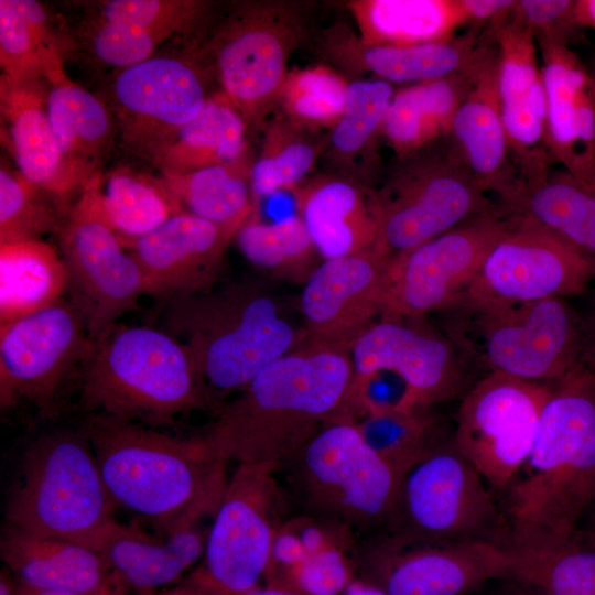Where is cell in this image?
Instances as JSON below:
<instances>
[{"mask_svg":"<svg viewBox=\"0 0 595 595\" xmlns=\"http://www.w3.org/2000/svg\"><path fill=\"white\" fill-rule=\"evenodd\" d=\"M83 201L128 248L171 216L183 212L163 185L129 169L98 173L83 194Z\"/></svg>","mask_w":595,"mask_h":595,"instance_id":"1f68e13d","label":"cell"},{"mask_svg":"<svg viewBox=\"0 0 595 595\" xmlns=\"http://www.w3.org/2000/svg\"><path fill=\"white\" fill-rule=\"evenodd\" d=\"M33 36L43 78L51 87L68 85L73 82L64 69L63 41L43 6L34 0H17Z\"/></svg>","mask_w":595,"mask_h":595,"instance_id":"f907efd6","label":"cell"},{"mask_svg":"<svg viewBox=\"0 0 595 595\" xmlns=\"http://www.w3.org/2000/svg\"><path fill=\"white\" fill-rule=\"evenodd\" d=\"M347 349L353 382L380 372L393 376L404 385L412 410L453 398L466 380L468 363L424 317H379Z\"/></svg>","mask_w":595,"mask_h":595,"instance_id":"d6986e66","label":"cell"},{"mask_svg":"<svg viewBox=\"0 0 595 595\" xmlns=\"http://www.w3.org/2000/svg\"><path fill=\"white\" fill-rule=\"evenodd\" d=\"M90 53L97 61L119 69L154 55L166 39L138 26L91 18L82 31Z\"/></svg>","mask_w":595,"mask_h":595,"instance_id":"7dc6e473","label":"cell"},{"mask_svg":"<svg viewBox=\"0 0 595 595\" xmlns=\"http://www.w3.org/2000/svg\"><path fill=\"white\" fill-rule=\"evenodd\" d=\"M507 548L511 560L506 581L542 595H595V541L582 530L551 547Z\"/></svg>","mask_w":595,"mask_h":595,"instance_id":"ab89813d","label":"cell"},{"mask_svg":"<svg viewBox=\"0 0 595 595\" xmlns=\"http://www.w3.org/2000/svg\"><path fill=\"white\" fill-rule=\"evenodd\" d=\"M453 441L402 478L386 527L401 544L489 540L499 513L494 495Z\"/></svg>","mask_w":595,"mask_h":595,"instance_id":"8fae6325","label":"cell"},{"mask_svg":"<svg viewBox=\"0 0 595 595\" xmlns=\"http://www.w3.org/2000/svg\"><path fill=\"white\" fill-rule=\"evenodd\" d=\"M366 44L418 45L448 40L467 23L459 0H354L347 4Z\"/></svg>","mask_w":595,"mask_h":595,"instance_id":"836d02e7","label":"cell"},{"mask_svg":"<svg viewBox=\"0 0 595 595\" xmlns=\"http://www.w3.org/2000/svg\"><path fill=\"white\" fill-rule=\"evenodd\" d=\"M592 194L595 196V187H594V190L592 191Z\"/></svg>","mask_w":595,"mask_h":595,"instance_id":"03108f58","label":"cell"},{"mask_svg":"<svg viewBox=\"0 0 595 595\" xmlns=\"http://www.w3.org/2000/svg\"><path fill=\"white\" fill-rule=\"evenodd\" d=\"M241 225H219L181 212L133 241L128 250L145 294L167 302L217 285Z\"/></svg>","mask_w":595,"mask_h":595,"instance_id":"7402d4cb","label":"cell"},{"mask_svg":"<svg viewBox=\"0 0 595 595\" xmlns=\"http://www.w3.org/2000/svg\"><path fill=\"white\" fill-rule=\"evenodd\" d=\"M581 363L595 369V299L586 314L582 315Z\"/></svg>","mask_w":595,"mask_h":595,"instance_id":"11a10c76","label":"cell"},{"mask_svg":"<svg viewBox=\"0 0 595 595\" xmlns=\"http://www.w3.org/2000/svg\"><path fill=\"white\" fill-rule=\"evenodd\" d=\"M388 264L375 249L322 260L302 284L299 300L309 337L348 347L381 316Z\"/></svg>","mask_w":595,"mask_h":595,"instance_id":"603a6c76","label":"cell"},{"mask_svg":"<svg viewBox=\"0 0 595 595\" xmlns=\"http://www.w3.org/2000/svg\"><path fill=\"white\" fill-rule=\"evenodd\" d=\"M253 158L250 152L227 164L160 178L183 212L219 225H241L255 208Z\"/></svg>","mask_w":595,"mask_h":595,"instance_id":"74e56055","label":"cell"},{"mask_svg":"<svg viewBox=\"0 0 595 595\" xmlns=\"http://www.w3.org/2000/svg\"><path fill=\"white\" fill-rule=\"evenodd\" d=\"M447 138L485 192L495 195L498 203L511 194L519 173L510 155L500 113L496 52L457 109Z\"/></svg>","mask_w":595,"mask_h":595,"instance_id":"4316f807","label":"cell"},{"mask_svg":"<svg viewBox=\"0 0 595 595\" xmlns=\"http://www.w3.org/2000/svg\"><path fill=\"white\" fill-rule=\"evenodd\" d=\"M248 126L221 91L210 95L201 112L149 159L161 176L227 164L250 153Z\"/></svg>","mask_w":595,"mask_h":595,"instance_id":"4dcf8cb0","label":"cell"},{"mask_svg":"<svg viewBox=\"0 0 595 595\" xmlns=\"http://www.w3.org/2000/svg\"><path fill=\"white\" fill-rule=\"evenodd\" d=\"M43 82L13 84L0 78L1 115L8 126L18 170L67 213L93 178L62 149L50 122V90Z\"/></svg>","mask_w":595,"mask_h":595,"instance_id":"d4e9b609","label":"cell"},{"mask_svg":"<svg viewBox=\"0 0 595 595\" xmlns=\"http://www.w3.org/2000/svg\"><path fill=\"white\" fill-rule=\"evenodd\" d=\"M116 507L82 426L30 443L7 494L4 516L20 529L91 549L115 521Z\"/></svg>","mask_w":595,"mask_h":595,"instance_id":"52a82bcc","label":"cell"},{"mask_svg":"<svg viewBox=\"0 0 595 595\" xmlns=\"http://www.w3.org/2000/svg\"><path fill=\"white\" fill-rule=\"evenodd\" d=\"M354 420L368 445L402 479L445 444L428 410L381 409Z\"/></svg>","mask_w":595,"mask_h":595,"instance_id":"7bdbcfd3","label":"cell"},{"mask_svg":"<svg viewBox=\"0 0 595 595\" xmlns=\"http://www.w3.org/2000/svg\"><path fill=\"white\" fill-rule=\"evenodd\" d=\"M536 42L545 95L548 148L554 162L572 175L577 96L591 74L566 41L536 37Z\"/></svg>","mask_w":595,"mask_h":595,"instance_id":"f35d334b","label":"cell"},{"mask_svg":"<svg viewBox=\"0 0 595 595\" xmlns=\"http://www.w3.org/2000/svg\"><path fill=\"white\" fill-rule=\"evenodd\" d=\"M576 2L572 0H520L515 1L512 14L527 26L534 37L559 39L567 36L580 26Z\"/></svg>","mask_w":595,"mask_h":595,"instance_id":"816d5d0a","label":"cell"},{"mask_svg":"<svg viewBox=\"0 0 595 595\" xmlns=\"http://www.w3.org/2000/svg\"><path fill=\"white\" fill-rule=\"evenodd\" d=\"M283 469L305 515L356 533L386 529L402 480L346 413L323 425Z\"/></svg>","mask_w":595,"mask_h":595,"instance_id":"ba28073f","label":"cell"},{"mask_svg":"<svg viewBox=\"0 0 595 595\" xmlns=\"http://www.w3.org/2000/svg\"><path fill=\"white\" fill-rule=\"evenodd\" d=\"M155 595H206L203 591L195 587L194 585L183 582L172 588H169L164 592L155 593Z\"/></svg>","mask_w":595,"mask_h":595,"instance_id":"91938a15","label":"cell"},{"mask_svg":"<svg viewBox=\"0 0 595 595\" xmlns=\"http://www.w3.org/2000/svg\"><path fill=\"white\" fill-rule=\"evenodd\" d=\"M513 216L458 300L530 302L585 293L595 280V257L534 221Z\"/></svg>","mask_w":595,"mask_h":595,"instance_id":"e0dca14e","label":"cell"},{"mask_svg":"<svg viewBox=\"0 0 595 595\" xmlns=\"http://www.w3.org/2000/svg\"><path fill=\"white\" fill-rule=\"evenodd\" d=\"M309 36L300 4L244 2L216 26L198 53L248 128L258 127L277 107L289 61Z\"/></svg>","mask_w":595,"mask_h":595,"instance_id":"9c48e42d","label":"cell"},{"mask_svg":"<svg viewBox=\"0 0 595 595\" xmlns=\"http://www.w3.org/2000/svg\"><path fill=\"white\" fill-rule=\"evenodd\" d=\"M83 429L117 506L150 519L164 534L216 511L228 462L204 435L177 437L99 413L88 414Z\"/></svg>","mask_w":595,"mask_h":595,"instance_id":"3957f363","label":"cell"},{"mask_svg":"<svg viewBox=\"0 0 595 595\" xmlns=\"http://www.w3.org/2000/svg\"><path fill=\"white\" fill-rule=\"evenodd\" d=\"M591 75H592L593 80H594V83H595V72H594L593 74H591Z\"/></svg>","mask_w":595,"mask_h":595,"instance_id":"e7e4bbea","label":"cell"},{"mask_svg":"<svg viewBox=\"0 0 595 595\" xmlns=\"http://www.w3.org/2000/svg\"><path fill=\"white\" fill-rule=\"evenodd\" d=\"M467 22L475 25L491 23L496 19L508 13L513 4V0H459Z\"/></svg>","mask_w":595,"mask_h":595,"instance_id":"f5cc1de1","label":"cell"},{"mask_svg":"<svg viewBox=\"0 0 595 595\" xmlns=\"http://www.w3.org/2000/svg\"><path fill=\"white\" fill-rule=\"evenodd\" d=\"M91 7L96 17L138 26L167 40L205 22L212 4L202 0H108Z\"/></svg>","mask_w":595,"mask_h":595,"instance_id":"bcb514c9","label":"cell"},{"mask_svg":"<svg viewBox=\"0 0 595 595\" xmlns=\"http://www.w3.org/2000/svg\"><path fill=\"white\" fill-rule=\"evenodd\" d=\"M136 595H155V593H137Z\"/></svg>","mask_w":595,"mask_h":595,"instance_id":"be15d7a7","label":"cell"},{"mask_svg":"<svg viewBox=\"0 0 595 595\" xmlns=\"http://www.w3.org/2000/svg\"><path fill=\"white\" fill-rule=\"evenodd\" d=\"M328 134L300 126L284 116L267 122L259 153L250 170V191L256 208L260 201L282 191L293 192L307 178L325 154Z\"/></svg>","mask_w":595,"mask_h":595,"instance_id":"8d00e7d4","label":"cell"},{"mask_svg":"<svg viewBox=\"0 0 595 595\" xmlns=\"http://www.w3.org/2000/svg\"><path fill=\"white\" fill-rule=\"evenodd\" d=\"M78 379L88 414L154 428L182 413L219 409L186 347L149 326L112 325L93 340Z\"/></svg>","mask_w":595,"mask_h":595,"instance_id":"5b68a950","label":"cell"},{"mask_svg":"<svg viewBox=\"0 0 595 595\" xmlns=\"http://www.w3.org/2000/svg\"><path fill=\"white\" fill-rule=\"evenodd\" d=\"M68 272L60 251L41 240L0 244V324L64 299Z\"/></svg>","mask_w":595,"mask_h":595,"instance_id":"e575fe53","label":"cell"},{"mask_svg":"<svg viewBox=\"0 0 595 595\" xmlns=\"http://www.w3.org/2000/svg\"><path fill=\"white\" fill-rule=\"evenodd\" d=\"M442 331L463 358L488 372L554 382L581 360L582 315L563 298L530 302L456 301Z\"/></svg>","mask_w":595,"mask_h":595,"instance_id":"8992f818","label":"cell"},{"mask_svg":"<svg viewBox=\"0 0 595 595\" xmlns=\"http://www.w3.org/2000/svg\"><path fill=\"white\" fill-rule=\"evenodd\" d=\"M376 196L379 234L374 249L388 260L500 208L448 138L398 159Z\"/></svg>","mask_w":595,"mask_h":595,"instance_id":"30bf717a","label":"cell"},{"mask_svg":"<svg viewBox=\"0 0 595 595\" xmlns=\"http://www.w3.org/2000/svg\"><path fill=\"white\" fill-rule=\"evenodd\" d=\"M210 77L198 53L153 55L119 69L111 84L110 108L122 144L149 161L201 112L213 94Z\"/></svg>","mask_w":595,"mask_h":595,"instance_id":"2e32d148","label":"cell"},{"mask_svg":"<svg viewBox=\"0 0 595 595\" xmlns=\"http://www.w3.org/2000/svg\"><path fill=\"white\" fill-rule=\"evenodd\" d=\"M0 556L20 585L35 589L95 592L113 575L100 552L8 522L0 538Z\"/></svg>","mask_w":595,"mask_h":595,"instance_id":"83f0119b","label":"cell"},{"mask_svg":"<svg viewBox=\"0 0 595 595\" xmlns=\"http://www.w3.org/2000/svg\"><path fill=\"white\" fill-rule=\"evenodd\" d=\"M240 595H306V594L301 593L293 588H289V587H282V586H275V585H268L266 587H261L259 585Z\"/></svg>","mask_w":595,"mask_h":595,"instance_id":"9f6ffc18","label":"cell"},{"mask_svg":"<svg viewBox=\"0 0 595 595\" xmlns=\"http://www.w3.org/2000/svg\"><path fill=\"white\" fill-rule=\"evenodd\" d=\"M509 583L501 587L500 591L496 592L494 595H542L537 591L519 584L513 581H508Z\"/></svg>","mask_w":595,"mask_h":595,"instance_id":"680465c9","label":"cell"},{"mask_svg":"<svg viewBox=\"0 0 595 595\" xmlns=\"http://www.w3.org/2000/svg\"><path fill=\"white\" fill-rule=\"evenodd\" d=\"M129 589V586L122 581V578L113 572L110 581L104 587L95 592L35 589L25 587L18 583L15 595H128Z\"/></svg>","mask_w":595,"mask_h":595,"instance_id":"db71d44e","label":"cell"},{"mask_svg":"<svg viewBox=\"0 0 595 595\" xmlns=\"http://www.w3.org/2000/svg\"><path fill=\"white\" fill-rule=\"evenodd\" d=\"M513 220L500 205L389 260L380 317H425L451 307Z\"/></svg>","mask_w":595,"mask_h":595,"instance_id":"9a60e30c","label":"cell"},{"mask_svg":"<svg viewBox=\"0 0 595 595\" xmlns=\"http://www.w3.org/2000/svg\"><path fill=\"white\" fill-rule=\"evenodd\" d=\"M371 584L386 595H467L489 580H506L510 552L491 540L401 544L381 550Z\"/></svg>","mask_w":595,"mask_h":595,"instance_id":"cb8c5ba5","label":"cell"},{"mask_svg":"<svg viewBox=\"0 0 595 595\" xmlns=\"http://www.w3.org/2000/svg\"><path fill=\"white\" fill-rule=\"evenodd\" d=\"M164 536L155 539L115 520L91 549L107 559L130 589L156 593L180 581L203 558L206 542L197 522Z\"/></svg>","mask_w":595,"mask_h":595,"instance_id":"f1b7e54d","label":"cell"},{"mask_svg":"<svg viewBox=\"0 0 595 595\" xmlns=\"http://www.w3.org/2000/svg\"><path fill=\"white\" fill-rule=\"evenodd\" d=\"M18 583L13 582L8 571L0 574V595H15Z\"/></svg>","mask_w":595,"mask_h":595,"instance_id":"94428289","label":"cell"},{"mask_svg":"<svg viewBox=\"0 0 595 595\" xmlns=\"http://www.w3.org/2000/svg\"><path fill=\"white\" fill-rule=\"evenodd\" d=\"M292 194L322 260L375 248L379 234L377 196L365 182L329 172L311 176Z\"/></svg>","mask_w":595,"mask_h":595,"instance_id":"484cf974","label":"cell"},{"mask_svg":"<svg viewBox=\"0 0 595 595\" xmlns=\"http://www.w3.org/2000/svg\"><path fill=\"white\" fill-rule=\"evenodd\" d=\"M349 80L326 64L290 69L277 107L289 120L316 130H331L342 116ZM275 107V108H277Z\"/></svg>","mask_w":595,"mask_h":595,"instance_id":"ee69618b","label":"cell"},{"mask_svg":"<svg viewBox=\"0 0 595 595\" xmlns=\"http://www.w3.org/2000/svg\"><path fill=\"white\" fill-rule=\"evenodd\" d=\"M0 78L13 84L44 79L32 33L17 0H0Z\"/></svg>","mask_w":595,"mask_h":595,"instance_id":"c3c4849f","label":"cell"},{"mask_svg":"<svg viewBox=\"0 0 595 595\" xmlns=\"http://www.w3.org/2000/svg\"><path fill=\"white\" fill-rule=\"evenodd\" d=\"M306 43L324 64L342 74H370V78L392 86L470 73L480 68L495 52L488 28L483 36L472 30L445 41L400 46L366 44L348 26L336 23L311 34Z\"/></svg>","mask_w":595,"mask_h":595,"instance_id":"ffe728a7","label":"cell"},{"mask_svg":"<svg viewBox=\"0 0 595 595\" xmlns=\"http://www.w3.org/2000/svg\"><path fill=\"white\" fill-rule=\"evenodd\" d=\"M234 242L252 266L288 282L303 284L322 261L298 214L267 223L255 207Z\"/></svg>","mask_w":595,"mask_h":595,"instance_id":"60d3db41","label":"cell"},{"mask_svg":"<svg viewBox=\"0 0 595 595\" xmlns=\"http://www.w3.org/2000/svg\"><path fill=\"white\" fill-rule=\"evenodd\" d=\"M499 204L509 214L528 218L595 257V196L566 171L519 182Z\"/></svg>","mask_w":595,"mask_h":595,"instance_id":"d6a6232c","label":"cell"},{"mask_svg":"<svg viewBox=\"0 0 595 595\" xmlns=\"http://www.w3.org/2000/svg\"><path fill=\"white\" fill-rule=\"evenodd\" d=\"M269 466L238 464L206 536L202 563L184 580L206 595H240L257 586L273 556L281 494Z\"/></svg>","mask_w":595,"mask_h":595,"instance_id":"7c38bea8","label":"cell"},{"mask_svg":"<svg viewBox=\"0 0 595 595\" xmlns=\"http://www.w3.org/2000/svg\"><path fill=\"white\" fill-rule=\"evenodd\" d=\"M350 583L351 574L340 555L334 551H321L292 564L285 580L275 586L306 595H338Z\"/></svg>","mask_w":595,"mask_h":595,"instance_id":"681fc988","label":"cell"},{"mask_svg":"<svg viewBox=\"0 0 595 595\" xmlns=\"http://www.w3.org/2000/svg\"><path fill=\"white\" fill-rule=\"evenodd\" d=\"M51 126L69 160L94 178L100 173L118 137L111 108L74 83L51 87Z\"/></svg>","mask_w":595,"mask_h":595,"instance_id":"d590c367","label":"cell"},{"mask_svg":"<svg viewBox=\"0 0 595 595\" xmlns=\"http://www.w3.org/2000/svg\"><path fill=\"white\" fill-rule=\"evenodd\" d=\"M497 55V93L519 182L544 177L555 164L547 143L545 95L533 33L512 9L488 24Z\"/></svg>","mask_w":595,"mask_h":595,"instance_id":"44dd1931","label":"cell"},{"mask_svg":"<svg viewBox=\"0 0 595 595\" xmlns=\"http://www.w3.org/2000/svg\"><path fill=\"white\" fill-rule=\"evenodd\" d=\"M93 340L68 299L0 324L1 410L28 402L55 414L61 392L79 376Z\"/></svg>","mask_w":595,"mask_h":595,"instance_id":"4fadbf2b","label":"cell"},{"mask_svg":"<svg viewBox=\"0 0 595 595\" xmlns=\"http://www.w3.org/2000/svg\"><path fill=\"white\" fill-rule=\"evenodd\" d=\"M394 87L376 78L349 80L344 111L329 130L325 158L338 174L358 180L371 155L394 94Z\"/></svg>","mask_w":595,"mask_h":595,"instance_id":"b9f144b4","label":"cell"},{"mask_svg":"<svg viewBox=\"0 0 595 595\" xmlns=\"http://www.w3.org/2000/svg\"><path fill=\"white\" fill-rule=\"evenodd\" d=\"M510 548L570 539L595 496V369L552 382L531 451L506 490Z\"/></svg>","mask_w":595,"mask_h":595,"instance_id":"7a4b0ae2","label":"cell"},{"mask_svg":"<svg viewBox=\"0 0 595 595\" xmlns=\"http://www.w3.org/2000/svg\"><path fill=\"white\" fill-rule=\"evenodd\" d=\"M68 272V300L91 340L145 294L141 271L120 238L79 198L55 231Z\"/></svg>","mask_w":595,"mask_h":595,"instance_id":"ac0fdd59","label":"cell"},{"mask_svg":"<svg viewBox=\"0 0 595 595\" xmlns=\"http://www.w3.org/2000/svg\"><path fill=\"white\" fill-rule=\"evenodd\" d=\"M551 389L488 372L464 396L453 443L490 487L507 490L526 462Z\"/></svg>","mask_w":595,"mask_h":595,"instance_id":"5bb4252c","label":"cell"},{"mask_svg":"<svg viewBox=\"0 0 595 595\" xmlns=\"http://www.w3.org/2000/svg\"><path fill=\"white\" fill-rule=\"evenodd\" d=\"M351 382L347 347L307 337L224 402L204 436L227 462L279 472L345 412Z\"/></svg>","mask_w":595,"mask_h":595,"instance_id":"6da1fadb","label":"cell"},{"mask_svg":"<svg viewBox=\"0 0 595 595\" xmlns=\"http://www.w3.org/2000/svg\"><path fill=\"white\" fill-rule=\"evenodd\" d=\"M344 592L345 595H386L378 586L371 583L351 582Z\"/></svg>","mask_w":595,"mask_h":595,"instance_id":"6f0895ef","label":"cell"},{"mask_svg":"<svg viewBox=\"0 0 595 595\" xmlns=\"http://www.w3.org/2000/svg\"><path fill=\"white\" fill-rule=\"evenodd\" d=\"M164 305L162 329L186 347L219 408L309 337L261 278L219 282Z\"/></svg>","mask_w":595,"mask_h":595,"instance_id":"277c9868","label":"cell"},{"mask_svg":"<svg viewBox=\"0 0 595 595\" xmlns=\"http://www.w3.org/2000/svg\"><path fill=\"white\" fill-rule=\"evenodd\" d=\"M66 212L45 191L6 162L0 169V244L41 240L60 227Z\"/></svg>","mask_w":595,"mask_h":595,"instance_id":"f6af8a7d","label":"cell"},{"mask_svg":"<svg viewBox=\"0 0 595 595\" xmlns=\"http://www.w3.org/2000/svg\"><path fill=\"white\" fill-rule=\"evenodd\" d=\"M489 60L470 73L401 86L394 90L380 137L398 159L448 137L457 109Z\"/></svg>","mask_w":595,"mask_h":595,"instance_id":"f546056e","label":"cell"},{"mask_svg":"<svg viewBox=\"0 0 595 595\" xmlns=\"http://www.w3.org/2000/svg\"><path fill=\"white\" fill-rule=\"evenodd\" d=\"M586 526L582 530L588 538L595 541V496L585 516Z\"/></svg>","mask_w":595,"mask_h":595,"instance_id":"6125c7cd","label":"cell"}]
</instances>
